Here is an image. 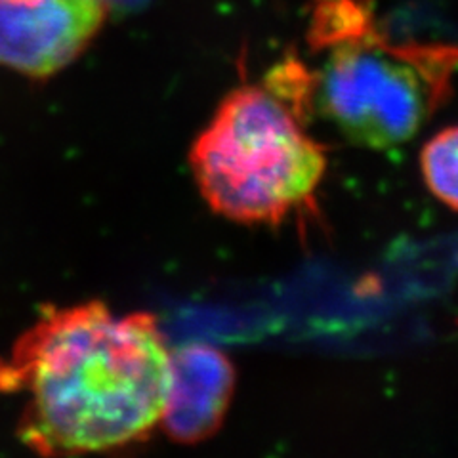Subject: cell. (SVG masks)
<instances>
[{
    "mask_svg": "<svg viewBox=\"0 0 458 458\" xmlns=\"http://www.w3.org/2000/svg\"><path fill=\"white\" fill-rule=\"evenodd\" d=\"M235 392L229 357L208 344L170 352L168 392L159 428L176 443L195 445L222 428Z\"/></svg>",
    "mask_w": 458,
    "mask_h": 458,
    "instance_id": "obj_5",
    "label": "cell"
},
{
    "mask_svg": "<svg viewBox=\"0 0 458 458\" xmlns=\"http://www.w3.org/2000/svg\"><path fill=\"white\" fill-rule=\"evenodd\" d=\"M306 40L311 113L360 148L409 141L453 96L458 45L392 38L372 0H310Z\"/></svg>",
    "mask_w": 458,
    "mask_h": 458,
    "instance_id": "obj_2",
    "label": "cell"
},
{
    "mask_svg": "<svg viewBox=\"0 0 458 458\" xmlns=\"http://www.w3.org/2000/svg\"><path fill=\"white\" fill-rule=\"evenodd\" d=\"M420 172L429 193L458 212V126H449L424 143Z\"/></svg>",
    "mask_w": 458,
    "mask_h": 458,
    "instance_id": "obj_6",
    "label": "cell"
},
{
    "mask_svg": "<svg viewBox=\"0 0 458 458\" xmlns=\"http://www.w3.org/2000/svg\"><path fill=\"white\" fill-rule=\"evenodd\" d=\"M107 0H0V65L45 79L90 47L107 20Z\"/></svg>",
    "mask_w": 458,
    "mask_h": 458,
    "instance_id": "obj_4",
    "label": "cell"
},
{
    "mask_svg": "<svg viewBox=\"0 0 458 458\" xmlns=\"http://www.w3.org/2000/svg\"><path fill=\"white\" fill-rule=\"evenodd\" d=\"M308 69L289 55L262 82H242L218 104L190 149L205 203L247 225H277L304 208L327 172L323 143L306 132Z\"/></svg>",
    "mask_w": 458,
    "mask_h": 458,
    "instance_id": "obj_3",
    "label": "cell"
},
{
    "mask_svg": "<svg viewBox=\"0 0 458 458\" xmlns=\"http://www.w3.org/2000/svg\"><path fill=\"white\" fill-rule=\"evenodd\" d=\"M170 348L151 313L48 306L0 357V394L21 397L18 436L45 456L106 453L159 428Z\"/></svg>",
    "mask_w": 458,
    "mask_h": 458,
    "instance_id": "obj_1",
    "label": "cell"
}]
</instances>
